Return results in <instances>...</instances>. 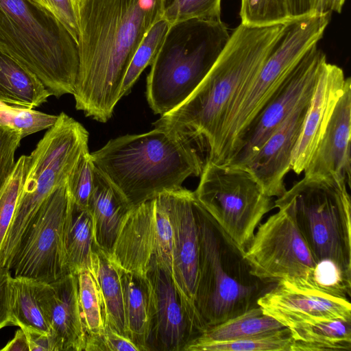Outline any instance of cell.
<instances>
[{
  "instance_id": "8",
  "label": "cell",
  "mask_w": 351,
  "mask_h": 351,
  "mask_svg": "<svg viewBox=\"0 0 351 351\" xmlns=\"http://www.w3.org/2000/svg\"><path fill=\"white\" fill-rule=\"evenodd\" d=\"M274 206L292 217L317 263L330 261L351 280V202L345 182L304 177Z\"/></svg>"
},
{
  "instance_id": "35",
  "label": "cell",
  "mask_w": 351,
  "mask_h": 351,
  "mask_svg": "<svg viewBox=\"0 0 351 351\" xmlns=\"http://www.w3.org/2000/svg\"><path fill=\"white\" fill-rule=\"evenodd\" d=\"M57 119L56 115L10 106L0 101V125L19 132L23 138L50 128Z\"/></svg>"
},
{
  "instance_id": "19",
  "label": "cell",
  "mask_w": 351,
  "mask_h": 351,
  "mask_svg": "<svg viewBox=\"0 0 351 351\" xmlns=\"http://www.w3.org/2000/svg\"><path fill=\"white\" fill-rule=\"evenodd\" d=\"M351 80L347 77L323 136L308 164L304 177L332 178L351 181Z\"/></svg>"
},
{
  "instance_id": "30",
  "label": "cell",
  "mask_w": 351,
  "mask_h": 351,
  "mask_svg": "<svg viewBox=\"0 0 351 351\" xmlns=\"http://www.w3.org/2000/svg\"><path fill=\"white\" fill-rule=\"evenodd\" d=\"M78 298L82 319L89 337L100 335L104 331L106 313L97 283L89 269L77 274Z\"/></svg>"
},
{
  "instance_id": "45",
  "label": "cell",
  "mask_w": 351,
  "mask_h": 351,
  "mask_svg": "<svg viewBox=\"0 0 351 351\" xmlns=\"http://www.w3.org/2000/svg\"><path fill=\"white\" fill-rule=\"evenodd\" d=\"M291 6L293 11L298 12H306L312 10L317 3V0H290Z\"/></svg>"
},
{
  "instance_id": "16",
  "label": "cell",
  "mask_w": 351,
  "mask_h": 351,
  "mask_svg": "<svg viewBox=\"0 0 351 351\" xmlns=\"http://www.w3.org/2000/svg\"><path fill=\"white\" fill-rule=\"evenodd\" d=\"M268 315L284 326L322 319H351V304L304 278H287L275 283L258 300Z\"/></svg>"
},
{
  "instance_id": "3",
  "label": "cell",
  "mask_w": 351,
  "mask_h": 351,
  "mask_svg": "<svg viewBox=\"0 0 351 351\" xmlns=\"http://www.w3.org/2000/svg\"><path fill=\"white\" fill-rule=\"evenodd\" d=\"M195 141L162 128L110 140L90 153L95 167L119 190L130 208L182 188L201 175L206 162Z\"/></svg>"
},
{
  "instance_id": "23",
  "label": "cell",
  "mask_w": 351,
  "mask_h": 351,
  "mask_svg": "<svg viewBox=\"0 0 351 351\" xmlns=\"http://www.w3.org/2000/svg\"><path fill=\"white\" fill-rule=\"evenodd\" d=\"M51 96L39 79L15 58L0 49V101L33 109Z\"/></svg>"
},
{
  "instance_id": "18",
  "label": "cell",
  "mask_w": 351,
  "mask_h": 351,
  "mask_svg": "<svg viewBox=\"0 0 351 351\" xmlns=\"http://www.w3.org/2000/svg\"><path fill=\"white\" fill-rule=\"evenodd\" d=\"M38 301L58 351H84L86 334L78 298L77 274L47 283L36 280Z\"/></svg>"
},
{
  "instance_id": "12",
  "label": "cell",
  "mask_w": 351,
  "mask_h": 351,
  "mask_svg": "<svg viewBox=\"0 0 351 351\" xmlns=\"http://www.w3.org/2000/svg\"><path fill=\"white\" fill-rule=\"evenodd\" d=\"M172 245L171 221L159 195L128 212L109 256L125 271L145 277L149 271L161 267L171 274Z\"/></svg>"
},
{
  "instance_id": "37",
  "label": "cell",
  "mask_w": 351,
  "mask_h": 351,
  "mask_svg": "<svg viewBox=\"0 0 351 351\" xmlns=\"http://www.w3.org/2000/svg\"><path fill=\"white\" fill-rule=\"evenodd\" d=\"M95 166L88 149L78 158L67 180V187L74 204L88 208L94 182Z\"/></svg>"
},
{
  "instance_id": "6",
  "label": "cell",
  "mask_w": 351,
  "mask_h": 351,
  "mask_svg": "<svg viewBox=\"0 0 351 351\" xmlns=\"http://www.w3.org/2000/svg\"><path fill=\"white\" fill-rule=\"evenodd\" d=\"M330 13L293 18L261 69L239 93L230 106L206 160L227 165L235 154L248 128L276 93L305 54L322 38Z\"/></svg>"
},
{
  "instance_id": "11",
  "label": "cell",
  "mask_w": 351,
  "mask_h": 351,
  "mask_svg": "<svg viewBox=\"0 0 351 351\" xmlns=\"http://www.w3.org/2000/svg\"><path fill=\"white\" fill-rule=\"evenodd\" d=\"M73 207L66 181L47 198L10 267L13 276L50 283L70 274L66 234Z\"/></svg>"
},
{
  "instance_id": "14",
  "label": "cell",
  "mask_w": 351,
  "mask_h": 351,
  "mask_svg": "<svg viewBox=\"0 0 351 351\" xmlns=\"http://www.w3.org/2000/svg\"><path fill=\"white\" fill-rule=\"evenodd\" d=\"M326 61L317 44L311 47L254 119L227 165L243 167L295 109L310 102Z\"/></svg>"
},
{
  "instance_id": "4",
  "label": "cell",
  "mask_w": 351,
  "mask_h": 351,
  "mask_svg": "<svg viewBox=\"0 0 351 351\" xmlns=\"http://www.w3.org/2000/svg\"><path fill=\"white\" fill-rule=\"evenodd\" d=\"M0 49L32 71L51 95L74 94L77 42L44 7L32 0H0Z\"/></svg>"
},
{
  "instance_id": "33",
  "label": "cell",
  "mask_w": 351,
  "mask_h": 351,
  "mask_svg": "<svg viewBox=\"0 0 351 351\" xmlns=\"http://www.w3.org/2000/svg\"><path fill=\"white\" fill-rule=\"evenodd\" d=\"M29 160V156H21L15 163L8 180L0 189V269L3 267V247L21 193Z\"/></svg>"
},
{
  "instance_id": "27",
  "label": "cell",
  "mask_w": 351,
  "mask_h": 351,
  "mask_svg": "<svg viewBox=\"0 0 351 351\" xmlns=\"http://www.w3.org/2000/svg\"><path fill=\"white\" fill-rule=\"evenodd\" d=\"M284 327L257 306L235 317L207 328L185 348L184 351H191L193 347L203 343L243 339Z\"/></svg>"
},
{
  "instance_id": "13",
  "label": "cell",
  "mask_w": 351,
  "mask_h": 351,
  "mask_svg": "<svg viewBox=\"0 0 351 351\" xmlns=\"http://www.w3.org/2000/svg\"><path fill=\"white\" fill-rule=\"evenodd\" d=\"M244 256L252 273L266 284L287 278L313 281L317 263L292 217L283 208L258 226Z\"/></svg>"
},
{
  "instance_id": "24",
  "label": "cell",
  "mask_w": 351,
  "mask_h": 351,
  "mask_svg": "<svg viewBox=\"0 0 351 351\" xmlns=\"http://www.w3.org/2000/svg\"><path fill=\"white\" fill-rule=\"evenodd\" d=\"M122 285L126 336L138 348L148 351L150 299L146 277L119 269Z\"/></svg>"
},
{
  "instance_id": "42",
  "label": "cell",
  "mask_w": 351,
  "mask_h": 351,
  "mask_svg": "<svg viewBox=\"0 0 351 351\" xmlns=\"http://www.w3.org/2000/svg\"><path fill=\"white\" fill-rule=\"evenodd\" d=\"M20 328L26 335L29 351H58L55 339L50 332L28 328Z\"/></svg>"
},
{
  "instance_id": "22",
  "label": "cell",
  "mask_w": 351,
  "mask_h": 351,
  "mask_svg": "<svg viewBox=\"0 0 351 351\" xmlns=\"http://www.w3.org/2000/svg\"><path fill=\"white\" fill-rule=\"evenodd\" d=\"M131 208L119 190L95 167L88 210L93 218L97 247L110 253L121 223Z\"/></svg>"
},
{
  "instance_id": "31",
  "label": "cell",
  "mask_w": 351,
  "mask_h": 351,
  "mask_svg": "<svg viewBox=\"0 0 351 351\" xmlns=\"http://www.w3.org/2000/svg\"><path fill=\"white\" fill-rule=\"evenodd\" d=\"M170 26L168 21L160 18L147 32L125 73L120 93L121 98L130 92L144 69L152 64Z\"/></svg>"
},
{
  "instance_id": "38",
  "label": "cell",
  "mask_w": 351,
  "mask_h": 351,
  "mask_svg": "<svg viewBox=\"0 0 351 351\" xmlns=\"http://www.w3.org/2000/svg\"><path fill=\"white\" fill-rule=\"evenodd\" d=\"M22 138L19 132L0 125V189L14 168V154Z\"/></svg>"
},
{
  "instance_id": "20",
  "label": "cell",
  "mask_w": 351,
  "mask_h": 351,
  "mask_svg": "<svg viewBox=\"0 0 351 351\" xmlns=\"http://www.w3.org/2000/svg\"><path fill=\"white\" fill-rule=\"evenodd\" d=\"M295 109L242 167L249 170L269 197L286 191L284 180L291 169L292 154L309 105Z\"/></svg>"
},
{
  "instance_id": "26",
  "label": "cell",
  "mask_w": 351,
  "mask_h": 351,
  "mask_svg": "<svg viewBox=\"0 0 351 351\" xmlns=\"http://www.w3.org/2000/svg\"><path fill=\"white\" fill-rule=\"evenodd\" d=\"M89 270L99 287L106 313V325L125 335L124 302L119 268L109 254L93 247Z\"/></svg>"
},
{
  "instance_id": "9",
  "label": "cell",
  "mask_w": 351,
  "mask_h": 351,
  "mask_svg": "<svg viewBox=\"0 0 351 351\" xmlns=\"http://www.w3.org/2000/svg\"><path fill=\"white\" fill-rule=\"evenodd\" d=\"M88 142L84 127L61 112L29 156L26 176L3 247V266L9 267L44 202L67 180L80 155L88 149Z\"/></svg>"
},
{
  "instance_id": "44",
  "label": "cell",
  "mask_w": 351,
  "mask_h": 351,
  "mask_svg": "<svg viewBox=\"0 0 351 351\" xmlns=\"http://www.w3.org/2000/svg\"><path fill=\"white\" fill-rule=\"evenodd\" d=\"M346 0H317L315 12L340 14Z\"/></svg>"
},
{
  "instance_id": "5",
  "label": "cell",
  "mask_w": 351,
  "mask_h": 351,
  "mask_svg": "<svg viewBox=\"0 0 351 351\" xmlns=\"http://www.w3.org/2000/svg\"><path fill=\"white\" fill-rule=\"evenodd\" d=\"M199 270L195 306L206 328L258 305L271 287L251 271L243 250L221 229L196 198Z\"/></svg>"
},
{
  "instance_id": "15",
  "label": "cell",
  "mask_w": 351,
  "mask_h": 351,
  "mask_svg": "<svg viewBox=\"0 0 351 351\" xmlns=\"http://www.w3.org/2000/svg\"><path fill=\"white\" fill-rule=\"evenodd\" d=\"M160 195L173 231L172 279L186 313L202 334L206 326L195 306L199 254L196 197L184 188Z\"/></svg>"
},
{
  "instance_id": "21",
  "label": "cell",
  "mask_w": 351,
  "mask_h": 351,
  "mask_svg": "<svg viewBox=\"0 0 351 351\" xmlns=\"http://www.w3.org/2000/svg\"><path fill=\"white\" fill-rule=\"evenodd\" d=\"M346 80L343 69L337 65L326 61L322 66L292 154L291 170L297 175L308 164L344 90Z\"/></svg>"
},
{
  "instance_id": "39",
  "label": "cell",
  "mask_w": 351,
  "mask_h": 351,
  "mask_svg": "<svg viewBox=\"0 0 351 351\" xmlns=\"http://www.w3.org/2000/svg\"><path fill=\"white\" fill-rule=\"evenodd\" d=\"M84 351H139L136 344L108 325L100 335L87 338Z\"/></svg>"
},
{
  "instance_id": "36",
  "label": "cell",
  "mask_w": 351,
  "mask_h": 351,
  "mask_svg": "<svg viewBox=\"0 0 351 351\" xmlns=\"http://www.w3.org/2000/svg\"><path fill=\"white\" fill-rule=\"evenodd\" d=\"M221 0H161L162 18L171 25L189 19H221Z\"/></svg>"
},
{
  "instance_id": "1",
  "label": "cell",
  "mask_w": 351,
  "mask_h": 351,
  "mask_svg": "<svg viewBox=\"0 0 351 351\" xmlns=\"http://www.w3.org/2000/svg\"><path fill=\"white\" fill-rule=\"evenodd\" d=\"M79 69L75 108L100 123L112 116L144 36L162 18L161 0H77Z\"/></svg>"
},
{
  "instance_id": "25",
  "label": "cell",
  "mask_w": 351,
  "mask_h": 351,
  "mask_svg": "<svg viewBox=\"0 0 351 351\" xmlns=\"http://www.w3.org/2000/svg\"><path fill=\"white\" fill-rule=\"evenodd\" d=\"M291 351H350L351 319H322L290 328Z\"/></svg>"
},
{
  "instance_id": "29",
  "label": "cell",
  "mask_w": 351,
  "mask_h": 351,
  "mask_svg": "<svg viewBox=\"0 0 351 351\" xmlns=\"http://www.w3.org/2000/svg\"><path fill=\"white\" fill-rule=\"evenodd\" d=\"M36 280L13 276L10 280V308L13 326L50 332L49 324L38 301Z\"/></svg>"
},
{
  "instance_id": "43",
  "label": "cell",
  "mask_w": 351,
  "mask_h": 351,
  "mask_svg": "<svg viewBox=\"0 0 351 351\" xmlns=\"http://www.w3.org/2000/svg\"><path fill=\"white\" fill-rule=\"evenodd\" d=\"M2 351H29V344L24 331L20 328L14 337L1 349Z\"/></svg>"
},
{
  "instance_id": "7",
  "label": "cell",
  "mask_w": 351,
  "mask_h": 351,
  "mask_svg": "<svg viewBox=\"0 0 351 351\" xmlns=\"http://www.w3.org/2000/svg\"><path fill=\"white\" fill-rule=\"evenodd\" d=\"M230 35L221 19H194L171 25L147 77V100L154 114L167 113L189 97Z\"/></svg>"
},
{
  "instance_id": "17",
  "label": "cell",
  "mask_w": 351,
  "mask_h": 351,
  "mask_svg": "<svg viewBox=\"0 0 351 351\" xmlns=\"http://www.w3.org/2000/svg\"><path fill=\"white\" fill-rule=\"evenodd\" d=\"M145 277L150 299L148 351H184L201 333L186 313L171 273L156 267Z\"/></svg>"
},
{
  "instance_id": "34",
  "label": "cell",
  "mask_w": 351,
  "mask_h": 351,
  "mask_svg": "<svg viewBox=\"0 0 351 351\" xmlns=\"http://www.w3.org/2000/svg\"><path fill=\"white\" fill-rule=\"evenodd\" d=\"M241 23L254 27L285 24L293 19L290 0H241Z\"/></svg>"
},
{
  "instance_id": "28",
  "label": "cell",
  "mask_w": 351,
  "mask_h": 351,
  "mask_svg": "<svg viewBox=\"0 0 351 351\" xmlns=\"http://www.w3.org/2000/svg\"><path fill=\"white\" fill-rule=\"evenodd\" d=\"M95 246L93 218L88 208L74 204L66 234V256L70 273L89 269Z\"/></svg>"
},
{
  "instance_id": "10",
  "label": "cell",
  "mask_w": 351,
  "mask_h": 351,
  "mask_svg": "<svg viewBox=\"0 0 351 351\" xmlns=\"http://www.w3.org/2000/svg\"><path fill=\"white\" fill-rule=\"evenodd\" d=\"M195 195L243 251L263 216L272 208L267 195L245 168L206 161Z\"/></svg>"
},
{
  "instance_id": "41",
  "label": "cell",
  "mask_w": 351,
  "mask_h": 351,
  "mask_svg": "<svg viewBox=\"0 0 351 351\" xmlns=\"http://www.w3.org/2000/svg\"><path fill=\"white\" fill-rule=\"evenodd\" d=\"M11 271L5 267L0 269V329L12 325L10 308Z\"/></svg>"
},
{
  "instance_id": "2",
  "label": "cell",
  "mask_w": 351,
  "mask_h": 351,
  "mask_svg": "<svg viewBox=\"0 0 351 351\" xmlns=\"http://www.w3.org/2000/svg\"><path fill=\"white\" fill-rule=\"evenodd\" d=\"M285 24L254 27L240 23L206 77L180 106L160 115L154 128L213 145L225 116L240 90L256 75Z\"/></svg>"
},
{
  "instance_id": "32",
  "label": "cell",
  "mask_w": 351,
  "mask_h": 351,
  "mask_svg": "<svg viewBox=\"0 0 351 351\" xmlns=\"http://www.w3.org/2000/svg\"><path fill=\"white\" fill-rule=\"evenodd\" d=\"M293 343L290 329L284 327L243 339L200 344L191 351H291Z\"/></svg>"
},
{
  "instance_id": "40",
  "label": "cell",
  "mask_w": 351,
  "mask_h": 351,
  "mask_svg": "<svg viewBox=\"0 0 351 351\" xmlns=\"http://www.w3.org/2000/svg\"><path fill=\"white\" fill-rule=\"evenodd\" d=\"M51 12L77 42L79 23L77 0H32Z\"/></svg>"
}]
</instances>
